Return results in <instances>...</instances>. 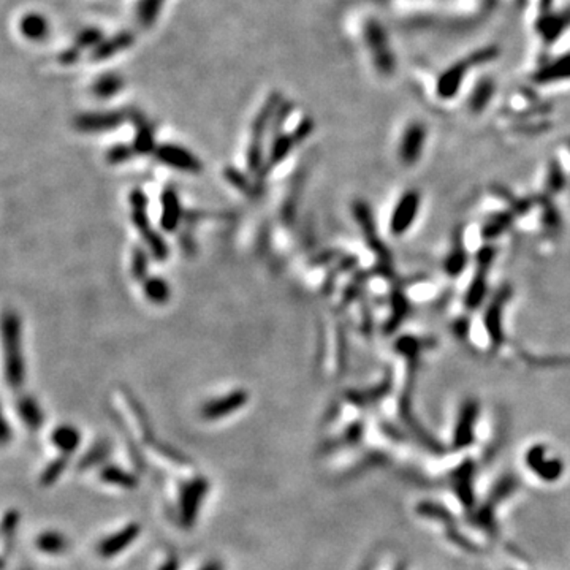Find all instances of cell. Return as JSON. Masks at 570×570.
I'll list each match as a JSON object with an SVG mask.
<instances>
[{"label":"cell","mask_w":570,"mask_h":570,"mask_svg":"<svg viewBox=\"0 0 570 570\" xmlns=\"http://www.w3.org/2000/svg\"><path fill=\"white\" fill-rule=\"evenodd\" d=\"M5 377L12 388L23 387L25 379V363L21 346V320L16 312H7L2 322Z\"/></svg>","instance_id":"cell-1"},{"label":"cell","mask_w":570,"mask_h":570,"mask_svg":"<svg viewBox=\"0 0 570 570\" xmlns=\"http://www.w3.org/2000/svg\"><path fill=\"white\" fill-rule=\"evenodd\" d=\"M282 102L284 100H282L281 92H271L266 97L259 112H257L252 122V135H250V143L248 147V167L250 171H259L261 165H263V140L266 132L271 130V124H273L274 116L282 105Z\"/></svg>","instance_id":"cell-2"},{"label":"cell","mask_w":570,"mask_h":570,"mask_svg":"<svg viewBox=\"0 0 570 570\" xmlns=\"http://www.w3.org/2000/svg\"><path fill=\"white\" fill-rule=\"evenodd\" d=\"M363 38L377 70L387 75L392 73L394 69V56L382 24L376 19H368L363 25Z\"/></svg>","instance_id":"cell-3"},{"label":"cell","mask_w":570,"mask_h":570,"mask_svg":"<svg viewBox=\"0 0 570 570\" xmlns=\"http://www.w3.org/2000/svg\"><path fill=\"white\" fill-rule=\"evenodd\" d=\"M128 119V111L108 110L81 112L73 119L75 130L81 133H106L119 128Z\"/></svg>","instance_id":"cell-4"},{"label":"cell","mask_w":570,"mask_h":570,"mask_svg":"<svg viewBox=\"0 0 570 570\" xmlns=\"http://www.w3.org/2000/svg\"><path fill=\"white\" fill-rule=\"evenodd\" d=\"M154 156L163 165L182 173H200L203 169V163L192 151L179 145H173V143L157 145Z\"/></svg>","instance_id":"cell-5"},{"label":"cell","mask_w":570,"mask_h":570,"mask_svg":"<svg viewBox=\"0 0 570 570\" xmlns=\"http://www.w3.org/2000/svg\"><path fill=\"white\" fill-rule=\"evenodd\" d=\"M248 401L249 393L246 390H235L232 393L211 399V401L204 404L202 409V417L204 420H220L244 407Z\"/></svg>","instance_id":"cell-6"},{"label":"cell","mask_w":570,"mask_h":570,"mask_svg":"<svg viewBox=\"0 0 570 570\" xmlns=\"http://www.w3.org/2000/svg\"><path fill=\"white\" fill-rule=\"evenodd\" d=\"M133 43H135V34H133L132 30H121V32L102 40V42L91 51L89 58L92 62H102V60L115 58V56L122 53V51L132 48Z\"/></svg>","instance_id":"cell-7"},{"label":"cell","mask_w":570,"mask_h":570,"mask_svg":"<svg viewBox=\"0 0 570 570\" xmlns=\"http://www.w3.org/2000/svg\"><path fill=\"white\" fill-rule=\"evenodd\" d=\"M161 203V228L165 233H174L184 219V209L179 195L173 189H165L162 192Z\"/></svg>","instance_id":"cell-8"},{"label":"cell","mask_w":570,"mask_h":570,"mask_svg":"<svg viewBox=\"0 0 570 570\" xmlns=\"http://www.w3.org/2000/svg\"><path fill=\"white\" fill-rule=\"evenodd\" d=\"M128 119L135 126V138H133V149L136 154L146 156L156 151V136H154V127L146 121V117L138 111H128Z\"/></svg>","instance_id":"cell-9"},{"label":"cell","mask_w":570,"mask_h":570,"mask_svg":"<svg viewBox=\"0 0 570 570\" xmlns=\"http://www.w3.org/2000/svg\"><path fill=\"white\" fill-rule=\"evenodd\" d=\"M492 56H495V51H484V54H482V58L475 59H467L464 62H460L456 64L455 67H451V69L447 71L445 75H442V78L439 81V94L442 97H451L455 95L456 92H458V87L461 84V81H463L464 75H466V70L467 67H471V64H479L482 60H486V59H491Z\"/></svg>","instance_id":"cell-10"},{"label":"cell","mask_w":570,"mask_h":570,"mask_svg":"<svg viewBox=\"0 0 570 570\" xmlns=\"http://www.w3.org/2000/svg\"><path fill=\"white\" fill-rule=\"evenodd\" d=\"M204 492H206V484H204V480L190 482V484L181 491V501H179V506H181V521L182 523H186V525H192Z\"/></svg>","instance_id":"cell-11"},{"label":"cell","mask_w":570,"mask_h":570,"mask_svg":"<svg viewBox=\"0 0 570 570\" xmlns=\"http://www.w3.org/2000/svg\"><path fill=\"white\" fill-rule=\"evenodd\" d=\"M420 204V198L415 192L405 193L404 197L398 202V206L393 213L392 219V232L396 235L404 233L409 228V225L414 222L415 214H417Z\"/></svg>","instance_id":"cell-12"},{"label":"cell","mask_w":570,"mask_h":570,"mask_svg":"<svg viewBox=\"0 0 570 570\" xmlns=\"http://www.w3.org/2000/svg\"><path fill=\"white\" fill-rule=\"evenodd\" d=\"M138 534H140V527L138 525H128L124 529H121L119 532L112 534V536L106 537L104 542H100L99 545V554L104 558H111L115 556V554L121 553L122 549H126L130 543L135 541L138 537Z\"/></svg>","instance_id":"cell-13"},{"label":"cell","mask_w":570,"mask_h":570,"mask_svg":"<svg viewBox=\"0 0 570 570\" xmlns=\"http://www.w3.org/2000/svg\"><path fill=\"white\" fill-rule=\"evenodd\" d=\"M425 128L422 124H412L404 132L401 141V157L405 163L417 162L425 145Z\"/></svg>","instance_id":"cell-14"},{"label":"cell","mask_w":570,"mask_h":570,"mask_svg":"<svg viewBox=\"0 0 570 570\" xmlns=\"http://www.w3.org/2000/svg\"><path fill=\"white\" fill-rule=\"evenodd\" d=\"M19 32L29 42H43L49 35V23L43 14L27 13L19 21Z\"/></svg>","instance_id":"cell-15"},{"label":"cell","mask_w":570,"mask_h":570,"mask_svg":"<svg viewBox=\"0 0 570 570\" xmlns=\"http://www.w3.org/2000/svg\"><path fill=\"white\" fill-rule=\"evenodd\" d=\"M296 140L294 133H285L282 130L273 132V140H271L270 146V154H268V168H274L279 165L281 162H284L292 149L295 147Z\"/></svg>","instance_id":"cell-16"},{"label":"cell","mask_w":570,"mask_h":570,"mask_svg":"<svg viewBox=\"0 0 570 570\" xmlns=\"http://www.w3.org/2000/svg\"><path fill=\"white\" fill-rule=\"evenodd\" d=\"M124 78L119 73H104L95 78L91 86V92L97 99H112L124 89Z\"/></svg>","instance_id":"cell-17"},{"label":"cell","mask_w":570,"mask_h":570,"mask_svg":"<svg viewBox=\"0 0 570 570\" xmlns=\"http://www.w3.org/2000/svg\"><path fill=\"white\" fill-rule=\"evenodd\" d=\"M143 284V294H145L146 300L152 305L162 306L169 301L171 298V289H169V284L163 279V277L158 276H149Z\"/></svg>","instance_id":"cell-18"},{"label":"cell","mask_w":570,"mask_h":570,"mask_svg":"<svg viewBox=\"0 0 570 570\" xmlns=\"http://www.w3.org/2000/svg\"><path fill=\"white\" fill-rule=\"evenodd\" d=\"M81 440L80 431L71 425H60L51 434V442L67 456L78 449Z\"/></svg>","instance_id":"cell-19"},{"label":"cell","mask_w":570,"mask_h":570,"mask_svg":"<svg viewBox=\"0 0 570 570\" xmlns=\"http://www.w3.org/2000/svg\"><path fill=\"white\" fill-rule=\"evenodd\" d=\"M18 414L21 417L23 422L29 426L30 429H37L43 423V412L40 409V405L32 396H27L24 394L18 399Z\"/></svg>","instance_id":"cell-20"},{"label":"cell","mask_w":570,"mask_h":570,"mask_svg":"<svg viewBox=\"0 0 570 570\" xmlns=\"http://www.w3.org/2000/svg\"><path fill=\"white\" fill-rule=\"evenodd\" d=\"M165 0H138L135 5V18L141 27L149 29L156 24Z\"/></svg>","instance_id":"cell-21"},{"label":"cell","mask_w":570,"mask_h":570,"mask_svg":"<svg viewBox=\"0 0 570 570\" xmlns=\"http://www.w3.org/2000/svg\"><path fill=\"white\" fill-rule=\"evenodd\" d=\"M570 78V54L564 56V58L554 60L553 64L538 71L536 75V80L541 83H553V81H562Z\"/></svg>","instance_id":"cell-22"},{"label":"cell","mask_w":570,"mask_h":570,"mask_svg":"<svg viewBox=\"0 0 570 570\" xmlns=\"http://www.w3.org/2000/svg\"><path fill=\"white\" fill-rule=\"evenodd\" d=\"M141 238H143V243L146 244L149 254H151V257L154 260L165 261L168 259V254H169L168 244L165 243V239L162 238V235L158 233L157 230H154L151 227L149 230H146L145 233H141Z\"/></svg>","instance_id":"cell-23"},{"label":"cell","mask_w":570,"mask_h":570,"mask_svg":"<svg viewBox=\"0 0 570 570\" xmlns=\"http://www.w3.org/2000/svg\"><path fill=\"white\" fill-rule=\"evenodd\" d=\"M149 255L143 248H135L132 252L130 261V271L132 276L135 277L138 282H145L147 279V270H149Z\"/></svg>","instance_id":"cell-24"},{"label":"cell","mask_w":570,"mask_h":570,"mask_svg":"<svg viewBox=\"0 0 570 570\" xmlns=\"http://www.w3.org/2000/svg\"><path fill=\"white\" fill-rule=\"evenodd\" d=\"M35 547H37L40 551L56 554L64 551L65 548V538L56 532H46L42 534L35 542Z\"/></svg>","instance_id":"cell-25"},{"label":"cell","mask_w":570,"mask_h":570,"mask_svg":"<svg viewBox=\"0 0 570 570\" xmlns=\"http://www.w3.org/2000/svg\"><path fill=\"white\" fill-rule=\"evenodd\" d=\"M104 38H105L104 32H102L99 27H87L76 35L73 45L76 46V48H80L81 51H84V49L92 51Z\"/></svg>","instance_id":"cell-26"},{"label":"cell","mask_w":570,"mask_h":570,"mask_svg":"<svg viewBox=\"0 0 570 570\" xmlns=\"http://www.w3.org/2000/svg\"><path fill=\"white\" fill-rule=\"evenodd\" d=\"M102 479H104L106 484L124 486V488H132L135 485V479H133L132 474L128 472L121 471L119 467H106V471L102 472Z\"/></svg>","instance_id":"cell-27"},{"label":"cell","mask_w":570,"mask_h":570,"mask_svg":"<svg viewBox=\"0 0 570 570\" xmlns=\"http://www.w3.org/2000/svg\"><path fill=\"white\" fill-rule=\"evenodd\" d=\"M135 149L133 146H128V145H115L108 149L106 152V161L108 163H111V165H121V163H124L127 161H130V158L135 156Z\"/></svg>","instance_id":"cell-28"},{"label":"cell","mask_w":570,"mask_h":570,"mask_svg":"<svg viewBox=\"0 0 570 570\" xmlns=\"http://www.w3.org/2000/svg\"><path fill=\"white\" fill-rule=\"evenodd\" d=\"M81 54H83V51H81L80 48H76L75 45H71L69 46V48L60 51L58 56V60L60 65H73L81 59Z\"/></svg>","instance_id":"cell-29"},{"label":"cell","mask_w":570,"mask_h":570,"mask_svg":"<svg viewBox=\"0 0 570 570\" xmlns=\"http://www.w3.org/2000/svg\"><path fill=\"white\" fill-rule=\"evenodd\" d=\"M312 128H314V124H312V121L309 119V117H305V119H302L300 122V124H298V127L295 128V130H294V136H295L296 143L306 140L307 135H309V133L312 132Z\"/></svg>","instance_id":"cell-30"},{"label":"cell","mask_w":570,"mask_h":570,"mask_svg":"<svg viewBox=\"0 0 570 570\" xmlns=\"http://www.w3.org/2000/svg\"><path fill=\"white\" fill-rule=\"evenodd\" d=\"M225 178H227V181H230L241 190H246L248 189V179H246L243 174H239L236 169L233 168H227L225 169Z\"/></svg>","instance_id":"cell-31"},{"label":"cell","mask_w":570,"mask_h":570,"mask_svg":"<svg viewBox=\"0 0 570 570\" xmlns=\"http://www.w3.org/2000/svg\"><path fill=\"white\" fill-rule=\"evenodd\" d=\"M64 467H65V460H59V461H56L53 466H49L48 471L43 474L45 484H53V480L60 474V471H62Z\"/></svg>","instance_id":"cell-32"},{"label":"cell","mask_w":570,"mask_h":570,"mask_svg":"<svg viewBox=\"0 0 570 570\" xmlns=\"http://www.w3.org/2000/svg\"><path fill=\"white\" fill-rule=\"evenodd\" d=\"M490 92H491V86H486V84H484L480 87L479 91H477V94H475V97H474V105L477 106V108H480L482 105L484 104H486V99H488V95H490Z\"/></svg>","instance_id":"cell-33"},{"label":"cell","mask_w":570,"mask_h":570,"mask_svg":"<svg viewBox=\"0 0 570 570\" xmlns=\"http://www.w3.org/2000/svg\"><path fill=\"white\" fill-rule=\"evenodd\" d=\"M203 570H222V567H220L217 562H213V564H209V566L204 567Z\"/></svg>","instance_id":"cell-34"}]
</instances>
